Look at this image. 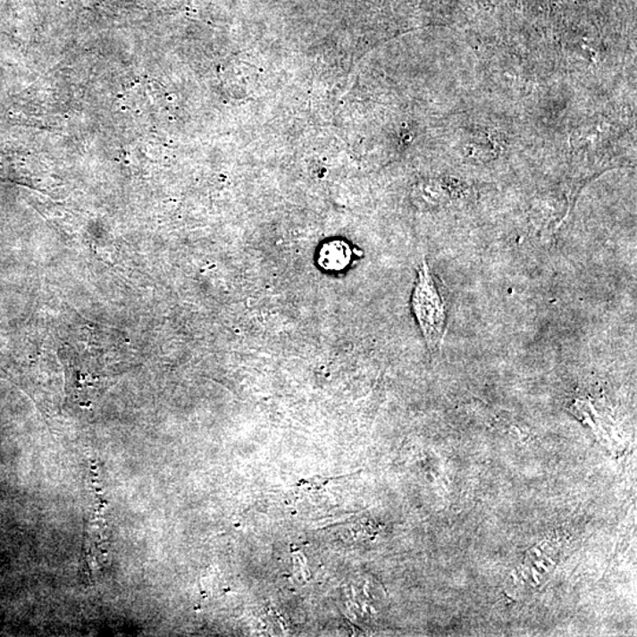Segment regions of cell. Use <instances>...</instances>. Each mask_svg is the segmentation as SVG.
<instances>
[{
    "instance_id": "1",
    "label": "cell",
    "mask_w": 637,
    "mask_h": 637,
    "mask_svg": "<svg viewBox=\"0 0 637 637\" xmlns=\"http://www.w3.org/2000/svg\"><path fill=\"white\" fill-rule=\"evenodd\" d=\"M412 308L429 348H440L447 333L448 301L425 260L419 270Z\"/></svg>"
},
{
    "instance_id": "2",
    "label": "cell",
    "mask_w": 637,
    "mask_h": 637,
    "mask_svg": "<svg viewBox=\"0 0 637 637\" xmlns=\"http://www.w3.org/2000/svg\"><path fill=\"white\" fill-rule=\"evenodd\" d=\"M352 252L348 243L344 241H331L325 243L320 249L318 264L327 271L344 270L351 263Z\"/></svg>"
},
{
    "instance_id": "3",
    "label": "cell",
    "mask_w": 637,
    "mask_h": 637,
    "mask_svg": "<svg viewBox=\"0 0 637 637\" xmlns=\"http://www.w3.org/2000/svg\"><path fill=\"white\" fill-rule=\"evenodd\" d=\"M335 478L337 477H314L312 478V480L300 481L296 486V492L298 495H301V493L308 495V493L318 492L320 489L323 488L326 484H329L330 482L335 480Z\"/></svg>"
},
{
    "instance_id": "4",
    "label": "cell",
    "mask_w": 637,
    "mask_h": 637,
    "mask_svg": "<svg viewBox=\"0 0 637 637\" xmlns=\"http://www.w3.org/2000/svg\"><path fill=\"white\" fill-rule=\"evenodd\" d=\"M293 559L294 574H296L298 580L300 582H307L311 574H309L308 569L306 568L307 566H306L304 556L301 554L294 555Z\"/></svg>"
}]
</instances>
